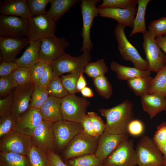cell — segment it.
Listing matches in <instances>:
<instances>
[{
    "instance_id": "30",
    "label": "cell",
    "mask_w": 166,
    "mask_h": 166,
    "mask_svg": "<svg viewBox=\"0 0 166 166\" xmlns=\"http://www.w3.org/2000/svg\"><path fill=\"white\" fill-rule=\"evenodd\" d=\"M152 78L150 76L135 78L127 81L129 88L138 96L148 93L150 83Z\"/></svg>"
},
{
    "instance_id": "45",
    "label": "cell",
    "mask_w": 166,
    "mask_h": 166,
    "mask_svg": "<svg viewBox=\"0 0 166 166\" xmlns=\"http://www.w3.org/2000/svg\"><path fill=\"white\" fill-rule=\"evenodd\" d=\"M145 131V126L144 123L140 120L135 119L129 123L127 132L129 135L138 137L143 135Z\"/></svg>"
},
{
    "instance_id": "13",
    "label": "cell",
    "mask_w": 166,
    "mask_h": 166,
    "mask_svg": "<svg viewBox=\"0 0 166 166\" xmlns=\"http://www.w3.org/2000/svg\"><path fill=\"white\" fill-rule=\"evenodd\" d=\"M69 46L64 37L55 35L42 40L39 61L51 62L65 53V50Z\"/></svg>"
},
{
    "instance_id": "41",
    "label": "cell",
    "mask_w": 166,
    "mask_h": 166,
    "mask_svg": "<svg viewBox=\"0 0 166 166\" xmlns=\"http://www.w3.org/2000/svg\"><path fill=\"white\" fill-rule=\"evenodd\" d=\"M18 85L12 76H3L0 77V96H7Z\"/></svg>"
},
{
    "instance_id": "22",
    "label": "cell",
    "mask_w": 166,
    "mask_h": 166,
    "mask_svg": "<svg viewBox=\"0 0 166 166\" xmlns=\"http://www.w3.org/2000/svg\"><path fill=\"white\" fill-rule=\"evenodd\" d=\"M2 14L28 19L31 17L27 0H5L0 3Z\"/></svg>"
},
{
    "instance_id": "3",
    "label": "cell",
    "mask_w": 166,
    "mask_h": 166,
    "mask_svg": "<svg viewBox=\"0 0 166 166\" xmlns=\"http://www.w3.org/2000/svg\"><path fill=\"white\" fill-rule=\"evenodd\" d=\"M137 166H163V154L152 139L140 137L136 148Z\"/></svg>"
},
{
    "instance_id": "55",
    "label": "cell",
    "mask_w": 166,
    "mask_h": 166,
    "mask_svg": "<svg viewBox=\"0 0 166 166\" xmlns=\"http://www.w3.org/2000/svg\"><path fill=\"white\" fill-rule=\"evenodd\" d=\"M84 97L91 98L94 96V94L92 89L89 87L86 86L80 91Z\"/></svg>"
},
{
    "instance_id": "47",
    "label": "cell",
    "mask_w": 166,
    "mask_h": 166,
    "mask_svg": "<svg viewBox=\"0 0 166 166\" xmlns=\"http://www.w3.org/2000/svg\"><path fill=\"white\" fill-rule=\"evenodd\" d=\"M46 62L39 61L30 69L31 81L34 84H40V80L43 73Z\"/></svg>"
},
{
    "instance_id": "49",
    "label": "cell",
    "mask_w": 166,
    "mask_h": 166,
    "mask_svg": "<svg viewBox=\"0 0 166 166\" xmlns=\"http://www.w3.org/2000/svg\"><path fill=\"white\" fill-rule=\"evenodd\" d=\"M54 76L53 70L50 62H46L45 64L43 73L41 77L39 83L46 88Z\"/></svg>"
},
{
    "instance_id": "50",
    "label": "cell",
    "mask_w": 166,
    "mask_h": 166,
    "mask_svg": "<svg viewBox=\"0 0 166 166\" xmlns=\"http://www.w3.org/2000/svg\"><path fill=\"white\" fill-rule=\"evenodd\" d=\"M18 67L15 61H3L0 65V76L10 75Z\"/></svg>"
},
{
    "instance_id": "12",
    "label": "cell",
    "mask_w": 166,
    "mask_h": 166,
    "mask_svg": "<svg viewBox=\"0 0 166 166\" xmlns=\"http://www.w3.org/2000/svg\"><path fill=\"white\" fill-rule=\"evenodd\" d=\"M33 145L31 136L15 131L0 138V152L26 156Z\"/></svg>"
},
{
    "instance_id": "5",
    "label": "cell",
    "mask_w": 166,
    "mask_h": 166,
    "mask_svg": "<svg viewBox=\"0 0 166 166\" xmlns=\"http://www.w3.org/2000/svg\"><path fill=\"white\" fill-rule=\"evenodd\" d=\"M27 26L26 37L30 40L37 41L55 35L56 22L47 14L28 18Z\"/></svg>"
},
{
    "instance_id": "23",
    "label": "cell",
    "mask_w": 166,
    "mask_h": 166,
    "mask_svg": "<svg viewBox=\"0 0 166 166\" xmlns=\"http://www.w3.org/2000/svg\"><path fill=\"white\" fill-rule=\"evenodd\" d=\"M61 99L50 95L39 109L43 120L53 123L63 120L61 110Z\"/></svg>"
},
{
    "instance_id": "58",
    "label": "cell",
    "mask_w": 166,
    "mask_h": 166,
    "mask_svg": "<svg viewBox=\"0 0 166 166\" xmlns=\"http://www.w3.org/2000/svg\"><path fill=\"white\" fill-rule=\"evenodd\" d=\"M98 166H102V165Z\"/></svg>"
},
{
    "instance_id": "16",
    "label": "cell",
    "mask_w": 166,
    "mask_h": 166,
    "mask_svg": "<svg viewBox=\"0 0 166 166\" xmlns=\"http://www.w3.org/2000/svg\"><path fill=\"white\" fill-rule=\"evenodd\" d=\"M27 19L1 14L0 15V36L26 37Z\"/></svg>"
},
{
    "instance_id": "37",
    "label": "cell",
    "mask_w": 166,
    "mask_h": 166,
    "mask_svg": "<svg viewBox=\"0 0 166 166\" xmlns=\"http://www.w3.org/2000/svg\"><path fill=\"white\" fill-rule=\"evenodd\" d=\"M84 69L78 70L60 77L62 83L69 94H75L76 86L77 80Z\"/></svg>"
},
{
    "instance_id": "2",
    "label": "cell",
    "mask_w": 166,
    "mask_h": 166,
    "mask_svg": "<svg viewBox=\"0 0 166 166\" xmlns=\"http://www.w3.org/2000/svg\"><path fill=\"white\" fill-rule=\"evenodd\" d=\"M100 136H90L84 130L78 134L66 147L61 157V159L66 161L85 155L95 154Z\"/></svg>"
},
{
    "instance_id": "24",
    "label": "cell",
    "mask_w": 166,
    "mask_h": 166,
    "mask_svg": "<svg viewBox=\"0 0 166 166\" xmlns=\"http://www.w3.org/2000/svg\"><path fill=\"white\" fill-rule=\"evenodd\" d=\"M41 41L30 40L29 45L22 56L15 61L18 66L30 69L39 61Z\"/></svg>"
},
{
    "instance_id": "17",
    "label": "cell",
    "mask_w": 166,
    "mask_h": 166,
    "mask_svg": "<svg viewBox=\"0 0 166 166\" xmlns=\"http://www.w3.org/2000/svg\"><path fill=\"white\" fill-rule=\"evenodd\" d=\"M53 124L43 120L31 136L33 144L46 152L54 149Z\"/></svg>"
},
{
    "instance_id": "53",
    "label": "cell",
    "mask_w": 166,
    "mask_h": 166,
    "mask_svg": "<svg viewBox=\"0 0 166 166\" xmlns=\"http://www.w3.org/2000/svg\"><path fill=\"white\" fill-rule=\"evenodd\" d=\"M83 73H82L81 74L77 81L76 86V93L80 92L82 89L87 86V82L84 76Z\"/></svg>"
},
{
    "instance_id": "29",
    "label": "cell",
    "mask_w": 166,
    "mask_h": 166,
    "mask_svg": "<svg viewBox=\"0 0 166 166\" xmlns=\"http://www.w3.org/2000/svg\"><path fill=\"white\" fill-rule=\"evenodd\" d=\"M0 166H30L26 156L13 152H0Z\"/></svg>"
},
{
    "instance_id": "20",
    "label": "cell",
    "mask_w": 166,
    "mask_h": 166,
    "mask_svg": "<svg viewBox=\"0 0 166 166\" xmlns=\"http://www.w3.org/2000/svg\"><path fill=\"white\" fill-rule=\"evenodd\" d=\"M137 10V8L124 9L111 7L98 8L99 15L113 19L119 25L131 28L133 27V21Z\"/></svg>"
},
{
    "instance_id": "25",
    "label": "cell",
    "mask_w": 166,
    "mask_h": 166,
    "mask_svg": "<svg viewBox=\"0 0 166 166\" xmlns=\"http://www.w3.org/2000/svg\"><path fill=\"white\" fill-rule=\"evenodd\" d=\"M110 69L115 72L119 79L128 81L131 79L151 75L149 70H143L135 67H131L121 65L113 61L110 65Z\"/></svg>"
},
{
    "instance_id": "57",
    "label": "cell",
    "mask_w": 166,
    "mask_h": 166,
    "mask_svg": "<svg viewBox=\"0 0 166 166\" xmlns=\"http://www.w3.org/2000/svg\"><path fill=\"white\" fill-rule=\"evenodd\" d=\"M165 114H166V109H165Z\"/></svg>"
},
{
    "instance_id": "59",
    "label": "cell",
    "mask_w": 166,
    "mask_h": 166,
    "mask_svg": "<svg viewBox=\"0 0 166 166\" xmlns=\"http://www.w3.org/2000/svg\"></svg>"
},
{
    "instance_id": "56",
    "label": "cell",
    "mask_w": 166,
    "mask_h": 166,
    "mask_svg": "<svg viewBox=\"0 0 166 166\" xmlns=\"http://www.w3.org/2000/svg\"><path fill=\"white\" fill-rule=\"evenodd\" d=\"M160 150L163 154V166H166V145L161 148Z\"/></svg>"
},
{
    "instance_id": "44",
    "label": "cell",
    "mask_w": 166,
    "mask_h": 166,
    "mask_svg": "<svg viewBox=\"0 0 166 166\" xmlns=\"http://www.w3.org/2000/svg\"><path fill=\"white\" fill-rule=\"evenodd\" d=\"M152 139L160 150L166 145V122H162L157 126Z\"/></svg>"
},
{
    "instance_id": "19",
    "label": "cell",
    "mask_w": 166,
    "mask_h": 166,
    "mask_svg": "<svg viewBox=\"0 0 166 166\" xmlns=\"http://www.w3.org/2000/svg\"><path fill=\"white\" fill-rule=\"evenodd\" d=\"M43 120L39 109L29 108L16 120V131L31 136L34 129Z\"/></svg>"
},
{
    "instance_id": "52",
    "label": "cell",
    "mask_w": 166,
    "mask_h": 166,
    "mask_svg": "<svg viewBox=\"0 0 166 166\" xmlns=\"http://www.w3.org/2000/svg\"><path fill=\"white\" fill-rule=\"evenodd\" d=\"M81 123L84 130L87 134L94 136H98L95 131L90 120L87 114L84 117Z\"/></svg>"
},
{
    "instance_id": "8",
    "label": "cell",
    "mask_w": 166,
    "mask_h": 166,
    "mask_svg": "<svg viewBox=\"0 0 166 166\" xmlns=\"http://www.w3.org/2000/svg\"><path fill=\"white\" fill-rule=\"evenodd\" d=\"M91 58L89 52H85L81 55L73 57L65 53L50 63L54 76H60L63 74L84 69Z\"/></svg>"
},
{
    "instance_id": "26",
    "label": "cell",
    "mask_w": 166,
    "mask_h": 166,
    "mask_svg": "<svg viewBox=\"0 0 166 166\" xmlns=\"http://www.w3.org/2000/svg\"><path fill=\"white\" fill-rule=\"evenodd\" d=\"M80 2L79 0H51L50 7L47 14L56 22L73 6Z\"/></svg>"
},
{
    "instance_id": "40",
    "label": "cell",
    "mask_w": 166,
    "mask_h": 166,
    "mask_svg": "<svg viewBox=\"0 0 166 166\" xmlns=\"http://www.w3.org/2000/svg\"><path fill=\"white\" fill-rule=\"evenodd\" d=\"M148 29L151 35L155 38L166 35V16L152 21Z\"/></svg>"
},
{
    "instance_id": "32",
    "label": "cell",
    "mask_w": 166,
    "mask_h": 166,
    "mask_svg": "<svg viewBox=\"0 0 166 166\" xmlns=\"http://www.w3.org/2000/svg\"><path fill=\"white\" fill-rule=\"evenodd\" d=\"M26 156L30 166H49L47 152L33 144Z\"/></svg>"
},
{
    "instance_id": "7",
    "label": "cell",
    "mask_w": 166,
    "mask_h": 166,
    "mask_svg": "<svg viewBox=\"0 0 166 166\" xmlns=\"http://www.w3.org/2000/svg\"><path fill=\"white\" fill-rule=\"evenodd\" d=\"M100 0H82L80 7L81 10L83 26L81 35L83 38L81 51L90 52L93 48V44L90 38V30L94 18L99 15L98 8L97 5Z\"/></svg>"
},
{
    "instance_id": "1",
    "label": "cell",
    "mask_w": 166,
    "mask_h": 166,
    "mask_svg": "<svg viewBox=\"0 0 166 166\" xmlns=\"http://www.w3.org/2000/svg\"><path fill=\"white\" fill-rule=\"evenodd\" d=\"M99 111L106 120L105 131L111 134H128V126L134 119L133 104L130 100L126 99L109 109L101 108Z\"/></svg>"
},
{
    "instance_id": "35",
    "label": "cell",
    "mask_w": 166,
    "mask_h": 166,
    "mask_svg": "<svg viewBox=\"0 0 166 166\" xmlns=\"http://www.w3.org/2000/svg\"><path fill=\"white\" fill-rule=\"evenodd\" d=\"M94 86L99 95L107 99L112 96V87L108 78L102 75L93 79Z\"/></svg>"
},
{
    "instance_id": "39",
    "label": "cell",
    "mask_w": 166,
    "mask_h": 166,
    "mask_svg": "<svg viewBox=\"0 0 166 166\" xmlns=\"http://www.w3.org/2000/svg\"><path fill=\"white\" fill-rule=\"evenodd\" d=\"M16 121L10 113L0 117V138L16 131Z\"/></svg>"
},
{
    "instance_id": "11",
    "label": "cell",
    "mask_w": 166,
    "mask_h": 166,
    "mask_svg": "<svg viewBox=\"0 0 166 166\" xmlns=\"http://www.w3.org/2000/svg\"><path fill=\"white\" fill-rule=\"evenodd\" d=\"M143 34L142 47L151 72H157L166 65V55L148 31Z\"/></svg>"
},
{
    "instance_id": "21",
    "label": "cell",
    "mask_w": 166,
    "mask_h": 166,
    "mask_svg": "<svg viewBox=\"0 0 166 166\" xmlns=\"http://www.w3.org/2000/svg\"><path fill=\"white\" fill-rule=\"evenodd\" d=\"M140 99L143 110L151 118L165 110L166 97L162 95L156 93H147L141 96Z\"/></svg>"
},
{
    "instance_id": "10",
    "label": "cell",
    "mask_w": 166,
    "mask_h": 166,
    "mask_svg": "<svg viewBox=\"0 0 166 166\" xmlns=\"http://www.w3.org/2000/svg\"><path fill=\"white\" fill-rule=\"evenodd\" d=\"M134 140L128 138L121 143L103 161L102 166H137Z\"/></svg>"
},
{
    "instance_id": "15",
    "label": "cell",
    "mask_w": 166,
    "mask_h": 166,
    "mask_svg": "<svg viewBox=\"0 0 166 166\" xmlns=\"http://www.w3.org/2000/svg\"><path fill=\"white\" fill-rule=\"evenodd\" d=\"M32 82L23 86L18 85L13 91V105L10 113L16 121L29 108L34 89Z\"/></svg>"
},
{
    "instance_id": "14",
    "label": "cell",
    "mask_w": 166,
    "mask_h": 166,
    "mask_svg": "<svg viewBox=\"0 0 166 166\" xmlns=\"http://www.w3.org/2000/svg\"><path fill=\"white\" fill-rule=\"evenodd\" d=\"M30 41L25 37L0 36V49L3 61H15L17 55L29 45Z\"/></svg>"
},
{
    "instance_id": "18",
    "label": "cell",
    "mask_w": 166,
    "mask_h": 166,
    "mask_svg": "<svg viewBox=\"0 0 166 166\" xmlns=\"http://www.w3.org/2000/svg\"><path fill=\"white\" fill-rule=\"evenodd\" d=\"M128 134H113L104 131L99 139L95 155L102 162L123 141L128 138Z\"/></svg>"
},
{
    "instance_id": "34",
    "label": "cell",
    "mask_w": 166,
    "mask_h": 166,
    "mask_svg": "<svg viewBox=\"0 0 166 166\" xmlns=\"http://www.w3.org/2000/svg\"><path fill=\"white\" fill-rule=\"evenodd\" d=\"M109 69L103 58L94 62H89L85 66L84 73L93 79L105 75Z\"/></svg>"
},
{
    "instance_id": "36",
    "label": "cell",
    "mask_w": 166,
    "mask_h": 166,
    "mask_svg": "<svg viewBox=\"0 0 166 166\" xmlns=\"http://www.w3.org/2000/svg\"><path fill=\"white\" fill-rule=\"evenodd\" d=\"M50 95L62 99L69 95L60 76H54L46 87Z\"/></svg>"
},
{
    "instance_id": "28",
    "label": "cell",
    "mask_w": 166,
    "mask_h": 166,
    "mask_svg": "<svg viewBox=\"0 0 166 166\" xmlns=\"http://www.w3.org/2000/svg\"><path fill=\"white\" fill-rule=\"evenodd\" d=\"M156 73L150 81L148 93H157L166 97V65Z\"/></svg>"
},
{
    "instance_id": "51",
    "label": "cell",
    "mask_w": 166,
    "mask_h": 166,
    "mask_svg": "<svg viewBox=\"0 0 166 166\" xmlns=\"http://www.w3.org/2000/svg\"><path fill=\"white\" fill-rule=\"evenodd\" d=\"M49 166H69L64 162L60 156L53 151L47 152Z\"/></svg>"
},
{
    "instance_id": "38",
    "label": "cell",
    "mask_w": 166,
    "mask_h": 166,
    "mask_svg": "<svg viewBox=\"0 0 166 166\" xmlns=\"http://www.w3.org/2000/svg\"><path fill=\"white\" fill-rule=\"evenodd\" d=\"M138 0H103L101 3L98 5V8L115 7L124 9L137 8Z\"/></svg>"
},
{
    "instance_id": "48",
    "label": "cell",
    "mask_w": 166,
    "mask_h": 166,
    "mask_svg": "<svg viewBox=\"0 0 166 166\" xmlns=\"http://www.w3.org/2000/svg\"><path fill=\"white\" fill-rule=\"evenodd\" d=\"M13 91L6 98L0 99V117L10 113L13 105Z\"/></svg>"
},
{
    "instance_id": "27",
    "label": "cell",
    "mask_w": 166,
    "mask_h": 166,
    "mask_svg": "<svg viewBox=\"0 0 166 166\" xmlns=\"http://www.w3.org/2000/svg\"><path fill=\"white\" fill-rule=\"evenodd\" d=\"M151 1L138 0L137 10L134 20L133 29L129 37L138 33L143 34L147 31L145 23V13L147 5Z\"/></svg>"
},
{
    "instance_id": "54",
    "label": "cell",
    "mask_w": 166,
    "mask_h": 166,
    "mask_svg": "<svg viewBox=\"0 0 166 166\" xmlns=\"http://www.w3.org/2000/svg\"><path fill=\"white\" fill-rule=\"evenodd\" d=\"M156 41L162 50L166 54V35L156 38Z\"/></svg>"
},
{
    "instance_id": "4",
    "label": "cell",
    "mask_w": 166,
    "mask_h": 166,
    "mask_svg": "<svg viewBox=\"0 0 166 166\" xmlns=\"http://www.w3.org/2000/svg\"><path fill=\"white\" fill-rule=\"evenodd\" d=\"M125 27L118 24L114 30L118 49L121 57L124 60L130 61L136 68L141 70H148V61L141 56L136 48L128 40L124 33Z\"/></svg>"
},
{
    "instance_id": "42",
    "label": "cell",
    "mask_w": 166,
    "mask_h": 166,
    "mask_svg": "<svg viewBox=\"0 0 166 166\" xmlns=\"http://www.w3.org/2000/svg\"><path fill=\"white\" fill-rule=\"evenodd\" d=\"M11 75L19 86H23L32 82L30 69L18 66Z\"/></svg>"
},
{
    "instance_id": "6",
    "label": "cell",
    "mask_w": 166,
    "mask_h": 166,
    "mask_svg": "<svg viewBox=\"0 0 166 166\" xmlns=\"http://www.w3.org/2000/svg\"><path fill=\"white\" fill-rule=\"evenodd\" d=\"M90 102L85 98L69 94L61 99V110L64 120L81 123Z\"/></svg>"
},
{
    "instance_id": "43",
    "label": "cell",
    "mask_w": 166,
    "mask_h": 166,
    "mask_svg": "<svg viewBox=\"0 0 166 166\" xmlns=\"http://www.w3.org/2000/svg\"><path fill=\"white\" fill-rule=\"evenodd\" d=\"M51 0H27L31 17L46 14V8Z\"/></svg>"
},
{
    "instance_id": "33",
    "label": "cell",
    "mask_w": 166,
    "mask_h": 166,
    "mask_svg": "<svg viewBox=\"0 0 166 166\" xmlns=\"http://www.w3.org/2000/svg\"><path fill=\"white\" fill-rule=\"evenodd\" d=\"M69 166H98L102 165V162L95 154H87L65 161Z\"/></svg>"
},
{
    "instance_id": "31",
    "label": "cell",
    "mask_w": 166,
    "mask_h": 166,
    "mask_svg": "<svg viewBox=\"0 0 166 166\" xmlns=\"http://www.w3.org/2000/svg\"><path fill=\"white\" fill-rule=\"evenodd\" d=\"M49 96L46 87L40 84H34L29 108H34L39 109Z\"/></svg>"
},
{
    "instance_id": "46",
    "label": "cell",
    "mask_w": 166,
    "mask_h": 166,
    "mask_svg": "<svg viewBox=\"0 0 166 166\" xmlns=\"http://www.w3.org/2000/svg\"><path fill=\"white\" fill-rule=\"evenodd\" d=\"M94 130L99 136L101 135L105 129V124L101 117L95 112H89L87 113Z\"/></svg>"
},
{
    "instance_id": "9",
    "label": "cell",
    "mask_w": 166,
    "mask_h": 166,
    "mask_svg": "<svg viewBox=\"0 0 166 166\" xmlns=\"http://www.w3.org/2000/svg\"><path fill=\"white\" fill-rule=\"evenodd\" d=\"M54 148L60 151L78 134L84 131L82 124L63 120L53 124Z\"/></svg>"
}]
</instances>
